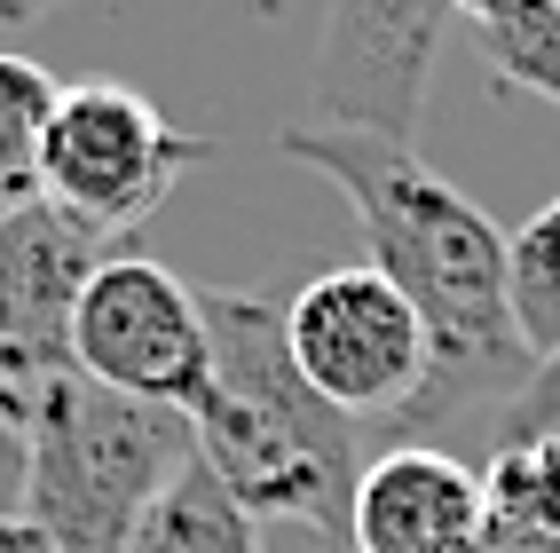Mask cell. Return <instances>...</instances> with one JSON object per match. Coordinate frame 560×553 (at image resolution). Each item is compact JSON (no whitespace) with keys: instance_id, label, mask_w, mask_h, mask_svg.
<instances>
[{"instance_id":"obj_1","label":"cell","mask_w":560,"mask_h":553,"mask_svg":"<svg viewBox=\"0 0 560 553\" xmlns=\"http://www.w3.org/2000/svg\"><path fill=\"white\" fill-rule=\"evenodd\" d=\"M277 151L292 166L324 174L371 238L380 269L427 324V388L402 412V427H451L474 412H505L529 388L537 356L513 324L505 285V230L481 214L458 182H442L419 142L355 135V127H284Z\"/></svg>"},{"instance_id":"obj_2","label":"cell","mask_w":560,"mask_h":553,"mask_svg":"<svg viewBox=\"0 0 560 553\" xmlns=\"http://www.w3.org/2000/svg\"><path fill=\"white\" fill-rule=\"evenodd\" d=\"M213 372L190 412L198 466L230 491L253 522H308L331 545L348 538L355 498V419L301 380L284 348V309L260 292H198Z\"/></svg>"},{"instance_id":"obj_3","label":"cell","mask_w":560,"mask_h":553,"mask_svg":"<svg viewBox=\"0 0 560 553\" xmlns=\"http://www.w3.org/2000/svg\"><path fill=\"white\" fill-rule=\"evenodd\" d=\"M198 459V435L166 403L110 395L56 372L24 403V514L48 553H127L174 474Z\"/></svg>"},{"instance_id":"obj_4","label":"cell","mask_w":560,"mask_h":553,"mask_svg":"<svg viewBox=\"0 0 560 553\" xmlns=\"http://www.w3.org/2000/svg\"><path fill=\"white\" fill-rule=\"evenodd\" d=\"M198 159H213V142L182 135L142 88H127V80H71L56 95V119H48L40 198L63 221H80L88 238L110 245V238L142 230Z\"/></svg>"},{"instance_id":"obj_5","label":"cell","mask_w":560,"mask_h":553,"mask_svg":"<svg viewBox=\"0 0 560 553\" xmlns=\"http://www.w3.org/2000/svg\"><path fill=\"white\" fill-rule=\"evenodd\" d=\"M71 372L190 419L213 372L206 301L151 253H103L71 301Z\"/></svg>"},{"instance_id":"obj_6","label":"cell","mask_w":560,"mask_h":553,"mask_svg":"<svg viewBox=\"0 0 560 553\" xmlns=\"http://www.w3.org/2000/svg\"><path fill=\"white\" fill-rule=\"evenodd\" d=\"M284 348L301 380L348 419H402L427 388V324L371 262L324 269L292 292Z\"/></svg>"},{"instance_id":"obj_7","label":"cell","mask_w":560,"mask_h":553,"mask_svg":"<svg viewBox=\"0 0 560 553\" xmlns=\"http://www.w3.org/2000/svg\"><path fill=\"white\" fill-rule=\"evenodd\" d=\"M442 24H451L442 0H324V41L308 71L316 127L419 142Z\"/></svg>"},{"instance_id":"obj_8","label":"cell","mask_w":560,"mask_h":553,"mask_svg":"<svg viewBox=\"0 0 560 553\" xmlns=\"http://www.w3.org/2000/svg\"><path fill=\"white\" fill-rule=\"evenodd\" d=\"M103 238L63 221L48 198L0 214V388L32 403V388L71 372V301L103 262Z\"/></svg>"},{"instance_id":"obj_9","label":"cell","mask_w":560,"mask_h":553,"mask_svg":"<svg viewBox=\"0 0 560 553\" xmlns=\"http://www.w3.org/2000/svg\"><path fill=\"white\" fill-rule=\"evenodd\" d=\"M348 553H481V474L434 442L363 459L348 498Z\"/></svg>"},{"instance_id":"obj_10","label":"cell","mask_w":560,"mask_h":553,"mask_svg":"<svg viewBox=\"0 0 560 553\" xmlns=\"http://www.w3.org/2000/svg\"><path fill=\"white\" fill-rule=\"evenodd\" d=\"M481 553H560V435L490 451V466H481Z\"/></svg>"},{"instance_id":"obj_11","label":"cell","mask_w":560,"mask_h":553,"mask_svg":"<svg viewBox=\"0 0 560 553\" xmlns=\"http://www.w3.org/2000/svg\"><path fill=\"white\" fill-rule=\"evenodd\" d=\"M127 553H260V522L190 459L174 474V491L142 514V530Z\"/></svg>"},{"instance_id":"obj_12","label":"cell","mask_w":560,"mask_h":553,"mask_svg":"<svg viewBox=\"0 0 560 553\" xmlns=\"http://www.w3.org/2000/svg\"><path fill=\"white\" fill-rule=\"evenodd\" d=\"M56 95H63V80L48 64L0 48V214L40 198V151H48Z\"/></svg>"},{"instance_id":"obj_13","label":"cell","mask_w":560,"mask_h":553,"mask_svg":"<svg viewBox=\"0 0 560 553\" xmlns=\"http://www.w3.org/2000/svg\"><path fill=\"white\" fill-rule=\"evenodd\" d=\"M505 285H513V324L529 356L552 364L560 356V198L505 238Z\"/></svg>"},{"instance_id":"obj_14","label":"cell","mask_w":560,"mask_h":553,"mask_svg":"<svg viewBox=\"0 0 560 553\" xmlns=\"http://www.w3.org/2000/svg\"><path fill=\"white\" fill-rule=\"evenodd\" d=\"M474 48H481V64H490L505 88L560 103V9L552 0H513L505 16L474 24Z\"/></svg>"},{"instance_id":"obj_15","label":"cell","mask_w":560,"mask_h":553,"mask_svg":"<svg viewBox=\"0 0 560 553\" xmlns=\"http://www.w3.org/2000/svg\"><path fill=\"white\" fill-rule=\"evenodd\" d=\"M537 435H560V356L537 364L529 388L498 412V451H505V442H537Z\"/></svg>"},{"instance_id":"obj_16","label":"cell","mask_w":560,"mask_h":553,"mask_svg":"<svg viewBox=\"0 0 560 553\" xmlns=\"http://www.w3.org/2000/svg\"><path fill=\"white\" fill-rule=\"evenodd\" d=\"M24 514V403L0 388V530Z\"/></svg>"},{"instance_id":"obj_17","label":"cell","mask_w":560,"mask_h":553,"mask_svg":"<svg viewBox=\"0 0 560 553\" xmlns=\"http://www.w3.org/2000/svg\"><path fill=\"white\" fill-rule=\"evenodd\" d=\"M442 9L466 16V24H490V16H505V9H513V0H442Z\"/></svg>"},{"instance_id":"obj_18","label":"cell","mask_w":560,"mask_h":553,"mask_svg":"<svg viewBox=\"0 0 560 553\" xmlns=\"http://www.w3.org/2000/svg\"><path fill=\"white\" fill-rule=\"evenodd\" d=\"M0 553H48V545H40V538H32L24 522H9V530H0Z\"/></svg>"},{"instance_id":"obj_19","label":"cell","mask_w":560,"mask_h":553,"mask_svg":"<svg viewBox=\"0 0 560 553\" xmlns=\"http://www.w3.org/2000/svg\"><path fill=\"white\" fill-rule=\"evenodd\" d=\"M331 553H348V545H331Z\"/></svg>"},{"instance_id":"obj_20","label":"cell","mask_w":560,"mask_h":553,"mask_svg":"<svg viewBox=\"0 0 560 553\" xmlns=\"http://www.w3.org/2000/svg\"><path fill=\"white\" fill-rule=\"evenodd\" d=\"M552 9H560V0H552Z\"/></svg>"}]
</instances>
